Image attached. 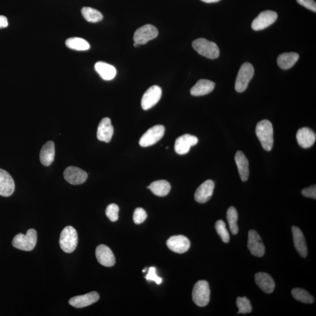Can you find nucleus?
<instances>
[{
	"label": "nucleus",
	"instance_id": "f257e3e1",
	"mask_svg": "<svg viewBox=\"0 0 316 316\" xmlns=\"http://www.w3.org/2000/svg\"><path fill=\"white\" fill-rule=\"evenodd\" d=\"M256 134L265 150L270 151L274 145V129L272 123L267 119L262 120L256 127Z\"/></svg>",
	"mask_w": 316,
	"mask_h": 316
},
{
	"label": "nucleus",
	"instance_id": "f03ea898",
	"mask_svg": "<svg viewBox=\"0 0 316 316\" xmlns=\"http://www.w3.org/2000/svg\"><path fill=\"white\" fill-rule=\"evenodd\" d=\"M37 233L36 230H28L26 235L18 234L12 240L14 247L25 251H31L36 247L37 242Z\"/></svg>",
	"mask_w": 316,
	"mask_h": 316
},
{
	"label": "nucleus",
	"instance_id": "7ed1b4c3",
	"mask_svg": "<svg viewBox=\"0 0 316 316\" xmlns=\"http://www.w3.org/2000/svg\"><path fill=\"white\" fill-rule=\"evenodd\" d=\"M192 46L199 54L211 59L219 58L220 50L216 43L204 39L196 40Z\"/></svg>",
	"mask_w": 316,
	"mask_h": 316
},
{
	"label": "nucleus",
	"instance_id": "20e7f679",
	"mask_svg": "<svg viewBox=\"0 0 316 316\" xmlns=\"http://www.w3.org/2000/svg\"><path fill=\"white\" fill-rule=\"evenodd\" d=\"M78 243L77 230L72 226L66 227L60 236L59 244L62 250L66 253H72L77 248Z\"/></svg>",
	"mask_w": 316,
	"mask_h": 316
},
{
	"label": "nucleus",
	"instance_id": "39448f33",
	"mask_svg": "<svg viewBox=\"0 0 316 316\" xmlns=\"http://www.w3.org/2000/svg\"><path fill=\"white\" fill-rule=\"evenodd\" d=\"M192 298L195 304L200 307H204L208 304L210 299V290L207 281L199 280L195 284Z\"/></svg>",
	"mask_w": 316,
	"mask_h": 316
},
{
	"label": "nucleus",
	"instance_id": "423d86ee",
	"mask_svg": "<svg viewBox=\"0 0 316 316\" xmlns=\"http://www.w3.org/2000/svg\"><path fill=\"white\" fill-rule=\"evenodd\" d=\"M254 75V68L250 63L246 62L241 66L236 81L235 88L237 92L242 93L248 86Z\"/></svg>",
	"mask_w": 316,
	"mask_h": 316
},
{
	"label": "nucleus",
	"instance_id": "0eeeda50",
	"mask_svg": "<svg viewBox=\"0 0 316 316\" xmlns=\"http://www.w3.org/2000/svg\"><path fill=\"white\" fill-rule=\"evenodd\" d=\"M165 127L162 125H157L148 129L142 136L139 144L142 147L152 146L157 143L163 137L165 134Z\"/></svg>",
	"mask_w": 316,
	"mask_h": 316
},
{
	"label": "nucleus",
	"instance_id": "6e6552de",
	"mask_svg": "<svg viewBox=\"0 0 316 316\" xmlns=\"http://www.w3.org/2000/svg\"><path fill=\"white\" fill-rule=\"evenodd\" d=\"M158 36L157 28L153 25L147 24L138 28L134 35V41L138 45H144Z\"/></svg>",
	"mask_w": 316,
	"mask_h": 316
},
{
	"label": "nucleus",
	"instance_id": "1a4fd4ad",
	"mask_svg": "<svg viewBox=\"0 0 316 316\" xmlns=\"http://www.w3.org/2000/svg\"><path fill=\"white\" fill-rule=\"evenodd\" d=\"M277 18V14L276 12L273 11L261 12L252 21L251 24L252 30L254 31L264 30L274 24Z\"/></svg>",
	"mask_w": 316,
	"mask_h": 316
},
{
	"label": "nucleus",
	"instance_id": "9d476101",
	"mask_svg": "<svg viewBox=\"0 0 316 316\" xmlns=\"http://www.w3.org/2000/svg\"><path fill=\"white\" fill-rule=\"evenodd\" d=\"M162 96V89L158 86L148 88L142 96L141 106L142 109L148 110L156 105Z\"/></svg>",
	"mask_w": 316,
	"mask_h": 316
},
{
	"label": "nucleus",
	"instance_id": "9b49d317",
	"mask_svg": "<svg viewBox=\"0 0 316 316\" xmlns=\"http://www.w3.org/2000/svg\"><path fill=\"white\" fill-rule=\"evenodd\" d=\"M248 248L253 255L262 257L265 254V248L258 233L254 230L248 233Z\"/></svg>",
	"mask_w": 316,
	"mask_h": 316
},
{
	"label": "nucleus",
	"instance_id": "f8f14e48",
	"mask_svg": "<svg viewBox=\"0 0 316 316\" xmlns=\"http://www.w3.org/2000/svg\"><path fill=\"white\" fill-rule=\"evenodd\" d=\"M63 176L66 181L74 185H81L87 179V173L75 166L67 167L63 172Z\"/></svg>",
	"mask_w": 316,
	"mask_h": 316
},
{
	"label": "nucleus",
	"instance_id": "ddd939ff",
	"mask_svg": "<svg viewBox=\"0 0 316 316\" xmlns=\"http://www.w3.org/2000/svg\"><path fill=\"white\" fill-rule=\"evenodd\" d=\"M198 138L194 135L185 134L176 139L175 144V150L179 155L188 154L193 146L197 145Z\"/></svg>",
	"mask_w": 316,
	"mask_h": 316
},
{
	"label": "nucleus",
	"instance_id": "4468645a",
	"mask_svg": "<svg viewBox=\"0 0 316 316\" xmlns=\"http://www.w3.org/2000/svg\"><path fill=\"white\" fill-rule=\"evenodd\" d=\"M166 244L170 250L178 254H183L189 250L191 242L187 237L179 235L170 237L167 240Z\"/></svg>",
	"mask_w": 316,
	"mask_h": 316
},
{
	"label": "nucleus",
	"instance_id": "2eb2a0df",
	"mask_svg": "<svg viewBox=\"0 0 316 316\" xmlns=\"http://www.w3.org/2000/svg\"><path fill=\"white\" fill-rule=\"evenodd\" d=\"M214 182L207 180L199 186L195 194L196 201L199 203H205L210 200L213 194Z\"/></svg>",
	"mask_w": 316,
	"mask_h": 316
},
{
	"label": "nucleus",
	"instance_id": "dca6fc26",
	"mask_svg": "<svg viewBox=\"0 0 316 316\" xmlns=\"http://www.w3.org/2000/svg\"><path fill=\"white\" fill-rule=\"evenodd\" d=\"M99 294L91 292L83 295L74 297L69 300V303L76 308H83L93 305L99 300Z\"/></svg>",
	"mask_w": 316,
	"mask_h": 316
},
{
	"label": "nucleus",
	"instance_id": "f3484780",
	"mask_svg": "<svg viewBox=\"0 0 316 316\" xmlns=\"http://www.w3.org/2000/svg\"><path fill=\"white\" fill-rule=\"evenodd\" d=\"M97 260L101 265L106 267H112L116 263L115 255L109 246L100 245L96 250Z\"/></svg>",
	"mask_w": 316,
	"mask_h": 316
},
{
	"label": "nucleus",
	"instance_id": "a211bd4d",
	"mask_svg": "<svg viewBox=\"0 0 316 316\" xmlns=\"http://www.w3.org/2000/svg\"><path fill=\"white\" fill-rule=\"evenodd\" d=\"M15 191L13 179L5 170L0 169V196L3 197H10Z\"/></svg>",
	"mask_w": 316,
	"mask_h": 316
},
{
	"label": "nucleus",
	"instance_id": "6ab92c4d",
	"mask_svg": "<svg viewBox=\"0 0 316 316\" xmlns=\"http://www.w3.org/2000/svg\"><path fill=\"white\" fill-rule=\"evenodd\" d=\"M114 134V128L109 118H104L100 121L97 128L98 140L109 143L112 140Z\"/></svg>",
	"mask_w": 316,
	"mask_h": 316
},
{
	"label": "nucleus",
	"instance_id": "aec40b11",
	"mask_svg": "<svg viewBox=\"0 0 316 316\" xmlns=\"http://www.w3.org/2000/svg\"><path fill=\"white\" fill-rule=\"evenodd\" d=\"M297 141L303 148H311L316 141V135L312 129L303 127L299 129L296 134Z\"/></svg>",
	"mask_w": 316,
	"mask_h": 316
},
{
	"label": "nucleus",
	"instance_id": "412c9836",
	"mask_svg": "<svg viewBox=\"0 0 316 316\" xmlns=\"http://www.w3.org/2000/svg\"><path fill=\"white\" fill-rule=\"evenodd\" d=\"M294 245L296 250L302 257L305 258L308 255V246L306 245V240L301 230L298 227L293 226L292 228Z\"/></svg>",
	"mask_w": 316,
	"mask_h": 316
},
{
	"label": "nucleus",
	"instance_id": "4be33fe9",
	"mask_svg": "<svg viewBox=\"0 0 316 316\" xmlns=\"http://www.w3.org/2000/svg\"><path fill=\"white\" fill-rule=\"evenodd\" d=\"M255 282L260 287L262 291L266 293H271L274 292L276 283L273 277L267 273H259L255 275Z\"/></svg>",
	"mask_w": 316,
	"mask_h": 316
},
{
	"label": "nucleus",
	"instance_id": "5701e85b",
	"mask_svg": "<svg viewBox=\"0 0 316 316\" xmlns=\"http://www.w3.org/2000/svg\"><path fill=\"white\" fill-rule=\"evenodd\" d=\"M215 83L213 81L201 79L191 88V94L194 96H202L212 92L214 89Z\"/></svg>",
	"mask_w": 316,
	"mask_h": 316
},
{
	"label": "nucleus",
	"instance_id": "b1692460",
	"mask_svg": "<svg viewBox=\"0 0 316 316\" xmlns=\"http://www.w3.org/2000/svg\"><path fill=\"white\" fill-rule=\"evenodd\" d=\"M55 144L52 141H48L41 149L40 157L41 163L43 166H49L55 159Z\"/></svg>",
	"mask_w": 316,
	"mask_h": 316
},
{
	"label": "nucleus",
	"instance_id": "393cba45",
	"mask_svg": "<svg viewBox=\"0 0 316 316\" xmlns=\"http://www.w3.org/2000/svg\"><path fill=\"white\" fill-rule=\"evenodd\" d=\"M235 160L242 181H247L249 173V162L247 158L242 152L238 151L236 154Z\"/></svg>",
	"mask_w": 316,
	"mask_h": 316
},
{
	"label": "nucleus",
	"instance_id": "a878e982",
	"mask_svg": "<svg viewBox=\"0 0 316 316\" xmlns=\"http://www.w3.org/2000/svg\"><path fill=\"white\" fill-rule=\"evenodd\" d=\"M95 70L104 80H111L116 77L117 71L112 65L103 62H98L95 64Z\"/></svg>",
	"mask_w": 316,
	"mask_h": 316
},
{
	"label": "nucleus",
	"instance_id": "bb28decb",
	"mask_svg": "<svg viewBox=\"0 0 316 316\" xmlns=\"http://www.w3.org/2000/svg\"><path fill=\"white\" fill-rule=\"evenodd\" d=\"M299 55L295 52L284 53L278 56L277 62L281 69L287 70L293 67L298 61Z\"/></svg>",
	"mask_w": 316,
	"mask_h": 316
},
{
	"label": "nucleus",
	"instance_id": "cd10ccee",
	"mask_svg": "<svg viewBox=\"0 0 316 316\" xmlns=\"http://www.w3.org/2000/svg\"><path fill=\"white\" fill-rule=\"evenodd\" d=\"M148 189L157 197H164L169 194L171 189L170 183L165 180L155 181L148 186Z\"/></svg>",
	"mask_w": 316,
	"mask_h": 316
},
{
	"label": "nucleus",
	"instance_id": "c85d7f7f",
	"mask_svg": "<svg viewBox=\"0 0 316 316\" xmlns=\"http://www.w3.org/2000/svg\"><path fill=\"white\" fill-rule=\"evenodd\" d=\"M66 46L69 49L78 50V51H86L90 49V44L87 40L81 38H71L66 40Z\"/></svg>",
	"mask_w": 316,
	"mask_h": 316
},
{
	"label": "nucleus",
	"instance_id": "c756f323",
	"mask_svg": "<svg viewBox=\"0 0 316 316\" xmlns=\"http://www.w3.org/2000/svg\"><path fill=\"white\" fill-rule=\"evenodd\" d=\"M81 14L87 21L96 23L103 20V15L97 9L91 7H85L81 9Z\"/></svg>",
	"mask_w": 316,
	"mask_h": 316
},
{
	"label": "nucleus",
	"instance_id": "7c9ffc66",
	"mask_svg": "<svg viewBox=\"0 0 316 316\" xmlns=\"http://www.w3.org/2000/svg\"><path fill=\"white\" fill-rule=\"evenodd\" d=\"M238 215L236 208L230 207L227 211V220L228 221L231 232L233 235H237L238 233V227L237 224Z\"/></svg>",
	"mask_w": 316,
	"mask_h": 316
},
{
	"label": "nucleus",
	"instance_id": "2f4dec72",
	"mask_svg": "<svg viewBox=\"0 0 316 316\" xmlns=\"http://www.w3.org/2000/svg\"><path fill=\"white\" fill-rule=\"evenodd\" d=\"M292 295L294 298L302 303L312 304L315 302L314 297L305 289L300 288L293 289L292 290Z\"/></svg>",
	"mask_w": 316,
	"mask_h": 316
},
{
	"label": "nucleus",
	"instance_id": "473e14b6",
	"mask_svg": "<svg viewBox=\"0 0 316 316\" xmlns=\"http://www.w3.org/2000/svg\"><path fill=\"white\" fill-rule=\"evenodd\" d=\"M215 228H216L218 235L222 239L223 241L228 243L230 241V236L228 230L226 228V223L222 220H218L215 224Z\"/></svg>",
	"mask_w": 316,
	"mask_h": 316
},
{
	"label": "nucleus",
	"instance_id": "72a5a7b5",
	"mask_svg": "<svg viewBox=\"0 0 316 316\" xmlns=\"http://www.w3.org/2000/svg\"><path fill=\"white\" fill-rule=\"evenodd\" d=\"M237 305L238 308V314H246L251 313L252 306L250 301L246 297L240 298L238 297L237 300Z\"/></svg>",
	"mask_w": 316,
	"mask_h": 316
},
{
	"label": "nucleus",
	"instance_id": "f704fd0d",
	"mask_svg": "<svg viewBox=\"0 0 316 316\" xmlns=\"http://www.w3.org/2000/svg\"><path fill=\"white\" fill-rule=\"evenodd\" d=\"M119 207L116 204H111L107 206L106 214L110 221L115 222L118 219Z\"/></svg>",
	"mask_w": 316,
	"mask_h": 316
},
{
	"label": "nucleus",
	"instance_id": "c9c22d12",
	"mask_svg": "<svg viewBox=\"0 0 316 316\" xmlns=\"http://www.w3.org/2000/svg\"><path fill=\"white\" fill-rule=\"evenodd\" d=\"M147 217L146 211L143 208H137L134 211L133 220L136 224H140L144 222Z\"/></svg>",
	"mask_w": 316,
	"mask_h": 316
},
{
	"label": "nucleus",
	"instance_id": "e433bc0d",
	"mask_svg": "<svg viewBox=\"0 0 316 316\" xmlns=\"http://www.w3.org/2000/svg\"><path fill=\"white\" fill-rule=\"evenodd\" d=\"M148 280L154 281L157 284H160L162 282V279L157 276L156 269L155 267H151L148 271V274L145 276Z\"/></svg>",
	"mask_w": 316,
	"mask_h": 316
},
{
	"label": "nucleus",
	"instance_id": "4c0bfd02",
	"mask_svg": "<svg viewBox=\"0 0 316 316\" xmlns=\"http://www.w3.org/2000/svg\"><path fill=\"white\" fill-rule=\"evenodd\" d=\"M300 5L315 12H316V3L314 0H296Z\"/></svg>",
	"mask_w": 316,
	"mask_h": 316
},
{
	"label": "nucleus",
	"instance_id": "58836bf2",
	"mask_svg": "<svg viewBox=\"0 0 316 316\" xmlns=\"http://www.w3.org/2000/svg\"><path fill=\"white\" fill-rule=\"evenodd\" d=\"M302 194L306 198H316V186H312L308 188L302 190Z\"/></svg>",
	"mask_w": 316,
	"mask_h": 316
},
{
	"label": "nucleus",
	"instance_id": "ea45409f",
	"mask_svg": "<svg viewBox=\"0 0 316 316\" xmlns=\"http://www.w3.org/2000/svg\"><path fill=\"white\" fill-rule=\"evenodd\" d=\"M8 22L7 18L4 15H0V29L7 27Z\"/></svg>",
	"mask_w": 316,
	"mask_h": 316
},
{
	"label": "nucleus",
	"instance_id": "a19ab883",
	"mask_svg": "<svg viewBox=\"0 0 316 316\" xmlns=\"http://www.w3.org/2000/svg\"><path fill=\"white\" fill-rule=\"evenodd\" d=\"M201 1L206 3H214L219 2L220 0H201Z\"/></svg>",
	"mask_w": 316,
	"mask_h": 316
},
{
	"label": "nucleus",
	"instance_id": "79ce46f5",
	"mask_svg": "<svg viewBox=\"0 0 316 316\" xmlns=\"http://www.w3.org/2000/svg\"><path fill=\"white\" fill-rule=\"evenodd\" d=\"M139 46H140V45H138V44L134 42V47H138Z\"/></svg>",
	"mask_w": 316,
	"mask_h": 316
}]
</instances>
